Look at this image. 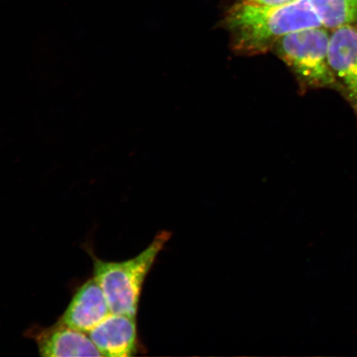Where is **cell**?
<instances>
[{
    "mask_svg": "<svg viewBox=\"0 0 357 357\" xmlns=\"http://www.w3.org/2000/svg\"><path fill=\"white\" fill-rule=\"evenodd\" d=\"M226 22L236 50L249 55L266 52L284 36L323 26L310 0H296L276 7L242 1L231 8Z\"/></svg>",
    "mask_w": 357,
    "mask_h": 357,
    "instance_id": "cell-1",
    "label": "cell"
},
{
    "mask_svg": "<svg viewBox=\"0 0 357 357\" xmlns=\"http://www.w3.org/2000/svg\"><path fill=\"white\" fill-rule=\"evenodd\" d=\"M171 236L167 231H160L144 251L124 261H105L91 255L93 278L104 291L112 314L137 316L146 276Z\"/></svg>",
    "mask_w": 357,
    "mask_h": 357,
    "instance_id": "cell-2",
    "label": "cell"
},
{
    "mask_svg": "<svg viewBox=\"0 0 357 357\" xmlns=\"http://www.w3.org/2000/svg\"><path fill=\"white\" fill-rule=\"evenodd\" d=\"M329 37L328 29L320 26L284 36L275 43V52L303 89H328L340 93L328 64Z\"/></svg>",
    "mask_w": 357,
    "mask_h": 357,
    "instance_id": "cell-3",
    "label": "cell"
},
{
    "mask_svg": "<svg viewBox=\"0 0 357 357\" xmlns=\"http://www.w3.org/2000/svg\"><path fill=\"white\" fill-rule=\"evenodd\" d=\"M328 60L340 93L357 114V25L332 30Z\"/></svg>",
    "mask_w": 357,
    "mask_h": 357,
    "instance_id": "cell-4",
    "label": "cell"
},
{
    "mask_svg": "<svg viewBox=\"0 0 357 357\" xmlns=\"http://www.w3.org/2000/svg\"><path fill=\"white\" fill-rule=\"evenodd\" d=\"M28 333L42 356H102L89 335L59 321L48 328L33 327Z\"/></svg>",
    "mask_w": 357,
    "mask_h": 357,
    "instance_id": "cell-5",
    "label": "cell"
},
{
    "mask_svg": "<svg viewBox=\"0 0 357 357\" xmlns=\"http://www.w3.org/2000/svg\"><path fill=\"white\" fill-rule=\"evenodd\" d=\"M110 314L105 294L93 278L78 289L58 321L79 331L89 333Z\"/></svg>",
    "mask_w": 357,
    "mask_h": 357,
    "instance_id": "cell-6",
    "label": "cell"
},
{
    "mask_svg": "<svg viewBox=\"0 0 357 357\" xmlns=\"http://www.w3.org/2000/svg\"><path fill=\"white\" fill-rule=\"evenodd\" d=\"M88 335L102 356L128 357L137 351L136 317L111 312Z\"/></svg>",
    "mask_w": 357,
    "mask_h": 357,
    "instance_id": "cell-7",
    "label": "cell"
},
{
    "mask_svg": "<svg viewBox=\"0 0 357 357\" xmlns=\"http://www.w3.org/2000/svg\"><path fill=\"white\" fill-rule=\"evenodd\" d=\"M323 26L357 25V0H310Z\"/></svg>",
    "mask_w": 357,
    "mask_h": 357,
    "instance_id": "cell-8",
    "label": "cell"
},
{
    "mask_svg": "<svg viewBox=\"0 0 357 357\" xmlns=\"http://www.w3.org/2000/svg\"><path fill=\"white\" fill-rule=\"evenodd\" d=\"M242 1L255 6L276 7L296 1V0H242Z\"/></svg>",
    "mask_w": 357,
    "mask_h": 357,
    "instance_id": "cell-9",
    "label": "cell"
}]
</instances>
